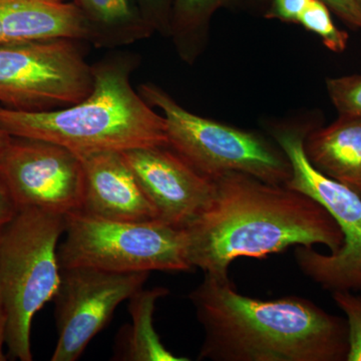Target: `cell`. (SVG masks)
<instances>
[{
    "mask_svg": "<svg viewBox=\"0 0 361 361\" xmlns=\"http://www.w3.org/2000/svg\"><path fill=\"white\" fill-rule=\"evenodd\" d=\"M214 196L205 211L185 228L193 269L227 276L240 257L266 258L293 246L343 244V234L319 203L285 185L228 172L213 178Z\"/></svg>",
    "mask_w": 361,
    "mask_h": 361,
    "instance_id": "cell-1",
    "label": "cell"
},
{
    "mask_svg": "<svg viewBox=\"0 0 361 361\" xmlns=\"http://www.w3.org/2000/svg\"><path fill=\"white\" fill-rule=\"evenodd\" d=\"M189 299L205 331L199 360L346 361L345 318L312 301L242 295L229 277L205 274Z\"/></svg>",
    "mask_w": 361,
    "mask_h": 361,
    "instance_id": "cell-2",
    "label": "cell"
},
{
    "mask_svg": "<svg viewBox=\"0 0 361 361\" xmlns=\"http://www.w3.org/2000/svg\"><path fill=\"white\" fill-rule=\"evenodd\" d=\"M137 59L116 54L92 66L89 96L66 108L44 111L0 106V127L13 137L61 145L78 156L169 146L165 118L135 92Z\"/></svg>",
    "mask_w": 361,
    "mask_h": 361,
    "instance_id": "cell-3",
    "label": "cell"
},
{
    "mask_svg": "<svg viewBox=\"0 0 361 361\" xmlns=\"http://www.w3.org/2000/svg\"><path fill=\"white\" fill-rule=\"evenodd\" d=\"M65 216L20 207L0 233V293L7 313L6 342L13 360L32 361L35 315L61 283L59 240Z\"/></svg>",
    "mask_w": 361,
    "mask_h": 361,
    "instance_id": "cell-4",
    "label": "cell"
},
{
    "mask_svg": "<svg viewBox=\"0 0 361 361\" xmlns=\"http://www.w3.org/2000/svg\"><path fill=\"white\" fill-rule=\"evenodd\" d=\"M137 92L163 113L169 147L209 179L228 172L270 184L285 185L290 179V161L274 140L191 113L153 82L142 84Z\"/></svg>",
    "mask_w": 361,
    "mask_h": 361,
    "instance_id": "cell-5",
    "label": "cell"
},
{
    "mask_svg": "<svg viewBox=\"0 0 361 361\" xmlns=\"http://www.w3.org/2000/svg\"><path fill=\"white\" fill-rule=\"evenodd\" d=\"M312 123H272L269 133L290 161L291 177L285 186L319 203L343 234V244L334 253L322 254L312 247L297 246L301 271L322 288L361 290V197L350 188L327 177L310 163L304 141Z\"/></svg>",
    "mask_w": 361,
    "mask_h": 361,
    "instance_id": "cell-6",
    "label": "cell"
},
{
    "mask_svg": "<svg viewBox=\"0 0 361 361\" xmlns=\"http://www.w3.org/2000/svg\"><path fill=\"white\" fill-rule=\"evenodd\" d=\"M65 241L59 246L61 269L89 267L111 273L193 270L186 230L160 220L121 222L78 211L65 216Z\"/></svg>",
    "mask_w": 361,
    "mask_h": 361,
    "instance_id": "cell-7",
    "label": "cell"
},
{
    "mask_svg": "<svg viewBox=\"0 0 361 361\" xmlns=\"http://www.w3.org/2000/svg\"><path fill=\"white\" fill-rule=\"evenodd\" d=\"M80 40L49 39L0 45V104L11 110L66 108L89 96L92 66Z\"/></svg>",
    "mask_w": 361,
    "mask_h": 361,
    "instance_id": "cell-8",
    "label": "cell"
},
{
    "mask_svg": "<svg viewBox=\"0 0 361 361\" xmlns=\"http://www.w3.org/2000/svg\"><path fill=\"white\" fill-rule=\"evenodd\" d=\"M149 272L111 273L89 267L61 269L54 295L58 343L51 361H75L109 324L123 301L144 288Z\"/></svg>",
    "mask_w": 361,
    "mask_h": 361,
    "instance_id": "cell-9",
    "label": "cell"
},
{
    "mask_svg": "<svg viewBox=\"0 0 361 361\" xmlns=\"http://www.w3.org/2000/svg\"><path fill=\"white\" fill-rule=\"evenodd\" d=\"M0 178L18 208L35 207L63 216L82 210L84 165L61 145L11 135L0 155Z\"/></svg>",
    "mask_w": 361,
    "mask_h": 361,
    "instance_id": "cell-10",
    "label": "cell"
},
{
    "mask_svg": "<svg viewBox=\"0 0 361 361\" xmlns=\"http://www.w3.org/2000/svg\"><path fill=\"white\" fill-rule=\"evenodd\" d=\"M159 220L185 229L212 201L215 186L169 146L122 152Z\"/></svg>",
    "mask_w": 361,
    "mask_h": 361,
    "instance_id": "cell-11",
    "label": "cell"
},
{
    "mask_svg": "<svg viewBox=\"0 0 361 361\" xmlns=\"http://www.w3.org/2000/svg\"><path fill=\"white\" fill-rule=\"evenodd\" d=\"M84 165L85 189L82 212L121 222L159 220L122 152L104 151L80 156Z\"/></svg>",
    "mask_w": 361,
    "mask_h": 361,
    "instance_id": "cell-12",
    "label": "cell"
},
{
    "mask_svg": "<svg viewBox=\"0 0 361 361\" xmlns=\"http://www.w3.org/2000/svg\"><path fill=\"white\" fill-rule=\"evenodd\" d=\"M92 42V30L73 2L0 0V45L37 40Z\"/></svg>",
    "mask_w": 361,
    "mask_h": 361,
    "instance_id": "cell-13",
    "label": "cell"
},
{
    "mask_svg": "<svg viewBox=\"0 0 361 361\" xmlns=\"http://www.w3.org/2000/svg\"><path fill=\"white\" fill-rule=\"evenodd\" d=\"M304 151L318 171L361 197V116L339 115L327 127L311 130Z\"/></svg>",
    "mask_w": 361,
    "mask_h": 361,
    "instance_id": "cell-14",
    "label": "cell"
},
{
    "mask_svg": "<svg viewBox=\"0 0 361 361\" xmlns=\"http://www.w3.org/2000/svg\"><path fill=\"white\" fill-rule=\"evenodd\" d=\"M84 14L97 47H116L146 39L155 33L135 0H73Z\"/></svg>",
    "mask_w": 361,
    "mask_h": 361,
    "instance_id": "cell-15",
    "label": "cell"
},
{
    "mask_svg": "<svg viewBox=\"0 0 361 361\" xmlns=\"http://www.w3.org/2000/svg\"><path fill=\"white\" fill-rule=\"evenodd\" d=\"M169 294L168 289L156 287L135 292L129 299L132 323L118 332L115 360L123 361H187L173 355L161 343L154 327V312L158 299Z\"/></svg>",
    "mask_w": 361,
    "mask_h": 361,
    "instance_id": "cell-16",
    "label": "cell"
},
{
    "mask_svg": "<svg viewBox=\"0 0 361 361\" xmlns=\"http://www.w3.org/2000/svg\"><path fill=\"white\" fill-rule=\"evenodd\" d=\"M248 0H175L170 37L180 59L194 65L208 44L214 14Z\"/></svg>",
    "mask_w": 361,
    "mask_h": 361,
    "instance_id": "cell-17",
    "label": "cell"
},
{
    "mask_svg": "<svg viewBox=\"0 0 361 361\" xmlns=\"http://www.w3.org/2000/svg\"><path fill=\"white\" fill-rule=\"evenodd\" d=\"M298 25L317 35L330 51L341 54L348 49V33L337 27L331 11L322 0H310Z\"/></svg>",
    "mask_w": 361,
    "mask_h": 361,
    "instance_id": "cell-18",
    "label": "cell"
},
{
    "mask_svg": "<svg viewBox=\"0 0 361 361\" xmlns=\"http://www.w3.org/2000/svg\"><path fill=\"white\" fill-rule=\"evenodd\" d=\"M326 90L339 115L361 116V75L329 78Z\"/></svg>",
    "mask_w": 361,
    "mask_h": 361,
    "instance_id": "cell-19",
    "label": "cell"
},
{
    "mask_svg": "<svg viewBox=\"0 0 361 361\" xmlns=\"http://www.w3.org/2000/svg\"><path fill=\"white\" fill-rule=\"evenodd\" d=\"M334 302L346 316L348 353L346 361H361V296L353 291L332 292Z\"/></svg>",
    "mask_w": 361,
    "mask_h": 361,
    "instance_id": "cell-20",
    "label": "cell"
},
{
    "mask_svg": "<svg viewBox=\"0 0 361 361\" xmlns=\"http://www.w3.org/2000/svg\"><path fill=\"white\" fill-rule=\"evenodd\" d=\"M142 16L154 32L170 37L171 18L175 0H135Z\"/></svg>",
    "mask_w": 361,
    "mask_h": 361,
    "instance_id": "cell-21",
    "label": "cell"
},
{
    "mask_svg": "<svg viewBox=\"0 0 361 361\" xmlns=\"http://www.w3.org/2000/svg\"><path fill=\"white\" fill-rule=\"evenodd\" d=\"M310 0H267L264 18L298 25Z\"/></svg>",
    "mask_w": 361,
    "mask_h": 361,
    "instance_id": "cell-22",
    "label": "cell"
},
{
    "mask_svg": "<svg viewBox=\"0 0 361 361\" xmlns=\"http://www.w3.org/2000/svg\"><path fill=\"white\" fill-rule=\"evenodd\" d=\"M267 0H248V2H265ZM329 6L332 13L341 18L344 23L361 30V8L355 0H322Z\"/></svg>",
    "mask_w": 361,
    "mask_h": 361,
    "instance_id": "cell-23",
    "label": "cell"
},
{
    "mask_svg": "<svg viewBox=\"0 0 361 361\" xmlns=\"http://www.w3.org/2000/svg\"><path fill=\"white\" fill-rule=\"evenodd\" d=\"M18 206L13 200L6 183L0 178V233L18 213Z\"/></svg>",
    "mask_w": 361,
    "mask_h": 361,
    "instance_id": "cell-24",
    "label": "cell"
},
{
    "mask_svg": "<svg viewBox=\"0 0 361 361\" xmlns=\"http://www.w3.org/2000/svg\"><path fill=\"white\" fill-rule=\"evenodd\" d=\"M7 313L4 306V299L0 293V361L7 360V356L4 353V345L6 342Z\"/></svg>",
    "mask_w": 361,
    "mask_h": 361,
    "instance_id": "cell-25",
    "label": "cell"
},
{
    "mask_svg": "<svg viewBox=\"0 0 361 361\" xmlns=\"http://www.w3.org/2000/svg\"><path fill=\"white\" fill-rule=\"evenodd\" d=\"M11 135L9 134H7L6 130L2 129L1 127H0V155H1L2 152L6 149L7 145L9 144V142H11Z\"/></svg>",
    "mask_w": 361,
    "mask_h": 361,
    "instance_id": "cell-26",
    "label": "cell"
},
{
    "mask_svg": "<svg viewBox=\"0 0 361 361\" xmlns=\"http://www.w3.org/2000/svg\"><path fill=\"white\" fill-rule=\"evenodd\" d=\"M356 4H357V6L360 7L361 8V0H355Z\"/></svg>",
    "mask_w": 361,
    "mask_h": 361,
    "instance_id": "cell-27",
    "label": "cell"
},
{
    "mask_svg": "<svg viewBox=\"0 0 361 361\" xmlns=\"http://www.w3.org/2000/svg\"><path fill=\"white\" fill-rule=\"evenodd\" d=\"M56 1L66 2V0H56Z\"/></svg>",
    "mask_w": 361,
    "mask_h": 361,
    "instance_id": "cell-28",
    "label": "cell"
},
{
    "mask_svg": "<svg viewBox=\"0 0 361 361\" xmlns=\"http://www.w3.org/2000/svg\"><path fill=\"white\" fill-rule=\"evenodd\" d=\"M360 292H361V290H360Z\"/></svg>",
    "mask_w": 361,
    "mask_h": 361,
    "instance_id": "cell-29",
    "label": "cell"
},
{
    "mask_svg": "<svg viewBox=\"0 0 361 361\" xmlns=\"http://www.w3.org/2000/svg\"><path fill=\"white\" fill-rule=\"evenodd\" d=\"M2 232V231H1Z\"/></svg>",
    "mask_w": 361,
    "mask_h": 361,
    "instance_id": "cell-30",
    "label": "cell"
}]
</instances>
